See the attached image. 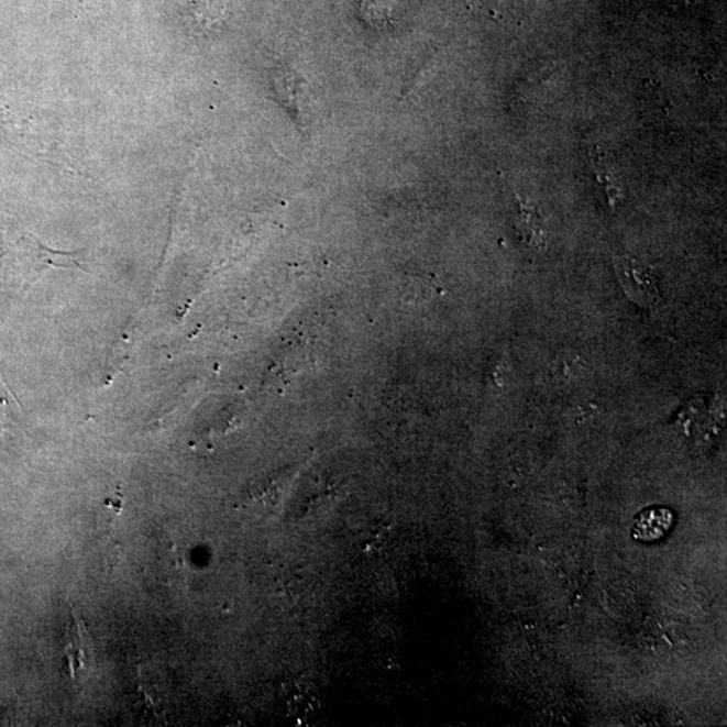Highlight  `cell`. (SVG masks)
Here are the masks:
<instances>
[{"instance_id":"cell-2","label":"cell","mask_w":727,"mask_h":727,"mask_svg":"<svg viewBox=\"0 0 727 727\" xmlns=\"http://www.w3.org/2000/svg\"><path fill=\"white\" fill-rule=\"evenodd\" d=\"M675 526V514L669 507L652 506L636 516L632 537L640 543H654L663 540Z\"/></svg>"},{"instance_id":"cell-1","label":"cell","mask_w":727,"mask_h":727,"mask_svg":"<svg viewBox=\"0 0 727 727\" xmlns=\"http://www.w3.org/2000/svg\"><path fill=\"white\" fill-rule=\"evenodd\" d=\"M616 272L627 296L641 308H652L659 302L658 279L652 268L629 257L616 256Z\"/></svg>"},{"instance_id":"cell-3","label":"cell","mask_w":727,"mask_h":727,"mask_svg":"<svg viewBox=\"0 0 727 727\" xmlns=\"http://www.w3.org/2000/svg\"><path fill=\"white\" fill-rule=\"evenodd\" d=\"M588 155H591L593 170L596 172L599 184L604 186L606 194H608L612 206L615 207L617 198L620 197L621 194L620 189H618L616 184L613 183L603 152H601L598 146H594L591 148V154Z\"/></svg>"},{"instance_id":"cell-4","label":"cell","mask_w":727,"mask_h":727,"mask_svg":"<svg viewBox=\"0 0 727 727\" xmlns=\"http://www.w3.org/2000/svg\"><path fill=\"white\" fill-rule=\"evenodd\" d=\"M363 13L366 22L377 29L387 26L394 15V2L390 0H364Z\"/></svg>"}]
</instances>
